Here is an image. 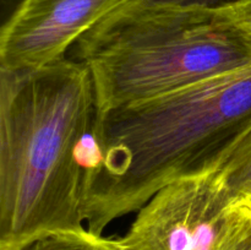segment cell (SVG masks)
<instances>
[{
  "instance_id": "6da1fadb",
  "label": "cell",
  "mask_w": 251,
  "mask_h": 250,
  "mask_svg": "<svg viewBox=\"0 0 251 250\" xmlns=\"http://www.w3.org/2000/svg\"><path fill=\"white\" fill-rule=\"evenodd\" d=\"M251 124V66L97 113L85 181V221L103 234L159 189L215 171Z\"/></svg>"
},
{
  "instance_id": "7a4b0ae2",
  "label": "cell",
  "mask_w": 251,
  "mask_h": 250,
  "mask_svg": "<svg viewBox=\"0 0 251 250\" xmlns=\"http://www.w3.org/2000/svg\"><path fill=\"white\" fill-rule=\"evenodd\" d=\"M97 117L81 61L0 70V250L85 227V181Z\"/></svg>"
},
{
  "instance_id": "3957f363",
  "label": "cell",
  "mask_w": 251,
  "mask_h": 250,
  "mask_svg": "<svg viewBox=\"0 0 251 250\" xmlns=\"http://www.w3.org/2000/svg\"><path fill=\"white\" fill-rule=\"evenodd\" d=\"M97 113L251 66V36L222 7L130 0L75 44Z\"/></svg>"
},
{
  "instance_id": "277c9868",
  "label": "cell",
  "mask_w": 251,
  "mask_h": 250,
  "mask_svg": "<svg viewBox=\"0 0 251 250\" xmlns=\"http://www.w3.org/2000/svg\"><path fill=\"white\" fill-rule=\"evenodd\" d=\"M232 203L213 171L178 179L137 211L118 242L123 250H215Z\"/></svg>"
},
{
  "instance_id": "5b68a950",
  "label": "cell",
  "mask_w": 251,
  "mask_h": 250,
  "mask_svg": "<svg viewBox=\"0 0 251 250\" xmlns=\"http://www.w3.org/2000/svg\"><path fill=\"white\" fill-rule=\"evenodd\" d=\"M130 0H21L0 32V70H27L66 53Z\"/></svg>"
},
{
  "instance_id": "8992f818",
  "label": "cell",
  "mask_w": 251,
  "mask_h": 250,
  "mask_svg": "<svg viewBox=\"0 0 251 250\" xmlns=\"http://www.w3.org/2000/svg\"><path fill=\"white\" fill-rule=\"evenodd\" d=\"M215 175L232 202L251 194V124L244 130L215 169Z\"/></svg>"
},
{
  "instance_id": "52a82bcc",
  "label": "cell",
  "mask_w": 251,
  "mask_h": 250,
  "mask_svg": "<svg viewBox=\"0 0 251 250\" xmlns=\"http://www.w3.org/2000/svg\"><path fill=\"white\" fill-rule=\"evenodd\" d=\"M15 250H123L118 238L95 234L87 227L44 235Z\"/></svg>"
},
{
  "instance_id": "ba28073f",
  "label": "cell",
  "mask_w": 251,
  "mask_h": 250,
  "mask_svg": "<svg viewBox=\"0 0 251 250\" xmlns=\"http://www.w3.org/2000/svg\"><path fill=\"white\" fill-rule=\"evenodd\" d=\"M215 250H251V208L242 202L230 205L221 227Z\"/></svg>"
},
{
  "instance_id": "9c48e42d",
  "label": "cell",
  "mask_w": 251,
  "mask_h": 250,
  "mask_svg": "<svg viewBox=\"0 0 251 250\" xmlns=\"http://www.w3.org/2000/svg\"><path fill=\"white\" fill-rule=\"evenodd\" d=\"M233 21L244 32L251 36V0H239L228 7H222Z\"/></svg>"
},
{
  "instance_id": "30bf717a",
  "label": "cell",
  "mask_w": 251,
  "mask_h": 250,
  "mask_svg": "<svg viewBox=\"0 0 251 250\" xmlns=\"http://www.w3.org/2000/svg\"><path fill=\"white\" fill-rule=\"evenodd\" d=\"M169 4L190 5V6H206V7H228L235 4L239 0H156Z\"/></svg>"
},
{
  "instance_id": "8fae6325",
  "label": "cell",
  "mask_w": 251,
  "mask_h": 250,
  "mask_svg": "<svg viewBox=\"0 0 251 250\" xmlns=\"http://www.w3.org/2000/svg\"><path fill=\"white\" fill-rule=\"evenodd\" d=\"M238 202L244 203V205H247L248 207H250V208H251V194H250L249 196H247V198H245V199H243V200L238 201Z\"/></svg>"
}]
</instances>
